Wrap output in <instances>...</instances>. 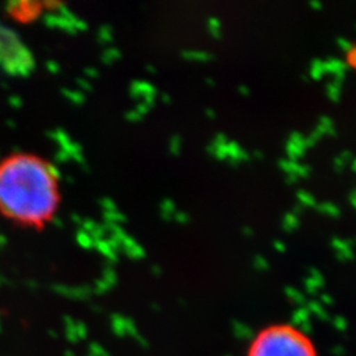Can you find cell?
Segmentation results:
<instances>
[{"mask_svg": "<svg viewBox=\"0 0 356 356\" xmlns=\"http://www.w3.org/2000/svg\"><path fill=\"white\" fill-rule=\"evenodd\" d=\"M60 204L54 168L31 153H15L0 161V214L13 223L41 229Z\"/></svg>", "mask_w": 356, "mask_h": 356, "instance_id": "obj_1", "label": "cell"}, {"mask_svg": "<svg viewBox=\"0 0 356 356\" xmlns=\"http://www.w3.org/2000/svg\"><path fill=\"white\" fill-rule=\"evenodd\" d=\"M247 356H317V350L304 331L281 323L259 331Z\"/></svg>", "mask_w": 356, "mask_h": 356, "instance_id": "obj_2", "label": "cell"}, {"mask_svg": "<svg viewBox=\"0 0 356 356\" xmlns=\"http://www.w3.org/2000/svg\"><path fill=\"white\" fill-rule=\"evenodd\" d=\"M0 66L15 74H26L32 66L31 54L26 47L3 26H0Z\"/></svg>", "mask_w": 356, "mask_h": 356, "instance_id": "obj_3", "label": "cell"}, {"mask_svg": "<svg viewBox=\"0 0 356 356\" xmlns=\"http://www.w3.org/2000/svg\"><path fill=\"white\" fill-rule=\"evenodd\" d=\"M10 13L20 22H29L38 17L40 4L38 3H15L10 6Z\"/></svg>", "mask_w": 356, "mask_h": 356, "instance_id": "obj_4", "label": "cell"}]
</instances>
